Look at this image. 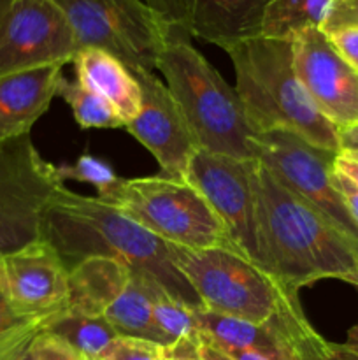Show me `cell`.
<instances>
[{"instance_id": "obj_30", "label": "cell", "mask_w": 358, "mask_h": 360, "mask_svg": "<svg viewBox=\"0 0 358 360\" xmlns=\"http://www.w3.org/2000/svg\"><path fill=\"white\" fill-rule=\"evenodd\" d=\"M329 39L347 65L358 74V27L332 32Z\"/></svg>"}, {"instance_id": "obj_15", "label": "cell", "mask_w": 358, "mask_h": 360, "mask_svg": "<svg viewBox=\"0 0 358 360\" xmlns=\"http://www.w3.org/2000/svg\"><path fill=\"white\" fill-rule=\"evenodd\" d=\"M0 292L25 319L65 311L69 267L46 239L0 257Z\"/></svg>"}, {"instance_id": "obj_3", "label": "cell", "mask_w": 358, "mask_h": 360, "mask_svg": "<svg viewBox=\"0 0 358 360\" xmlns=\"http://www.w3.org/2000/svg\"><path fill=\"white\" fill-rule=\"evenodd\" d=\"M223 49L235 69V90L255 136L284 130L319 150L340 153L339 129L298 83L291 41L255 35Z\"/></svg>"}, {"instance_id": "obj_17", "label": "cell", "mask_w": 358, "mask_h": 360, "mask_svg": "<svg viewBox=\"0 0 358 360\" xmlns=\"http://www.w3.org/2000/svg\"><path fill=\"white\" fill-rule=\"evenodd\" d=\"M63 67L49 65L0 76V144L30 134L32 125L58 97Z\"/></svg>"}, {"instance_id": "obj_13", "label": "cell", "mask_w": 358, "mask_h": 360, "mask_svg": "<svg viewBox=\"0 0 358 360\" xmlns=\"http://www.w3.org/2000/svg\"><path fill=\"white\" fill-rule=\"evenodd\" d=\"M298 83L319 112L337 129L358 125V74L318 27L291 39Z\"/></svg>"}, {"instance_id": "obj_25", "label": "cell", "mask_w": 358, "mask_h": 360, "mask_svg": "<svg viewBox=\"0 0 358 360\" xmlns=\"http://www.w3.org/2000/svg\"><path fill=\"white\" fill-rule=\"evenodd\" d=\"M195 309L168 294L158 295L153 308V322L164 347L197 333Z\"/></svg>"}, {"instance_id": "obj_16", "label": "cell", "mask_w": 358, "mask_h": 360, "mask_svg": "<svg viewBox=\"0 0 358 360\" xmlns=\"http://www.w3.org/2000/svg\"><path fill=\"white\" fill-rule=\"evenodd\" d=\"M168 27L204 39L221 49L260 35L270 0H146Z\"/></svg>"}, {"instance_id": "obj_9", "label": "cell", "mask_w": 358, "mask_h": 360, "mask_svg": "<svg viewBox=\"0 0 358 360\" xmlns=\"http://www.w3.org/2000/svg\"><path fill=\"white\" fill-rule=\"evenodd\" d=\"M253 146L256 160L358 245V227L333 183V160L337 155L311 146L284 130L258 134Z\"/></svg>"}, {"instance_id": "obj_24", "label": "cell", "mask_w": 358, "mask_h": 360, "mask_svg": "<svg viewBox=\"0 0 358 360\" xmlns=\"http://www.w3.org/2000/svg\"><path fill=\"white\" fill-rule=\"evenodd\" d=\"M58 176L62 181L70 179V181L86 183L97 190V195L104 202H109L116 190L119 188L123 179L116 176L111 165L107 162L100 160V158L93 157V155H81L74 164L60 165L56 167Z\"/></svg>"}, {"instance_id": "obj_7", "label": "cell", "mask_w": 358, "mask_h": 360, "mask_svg": "<svg viewBox=\"0 0 358 360\" xmlns=\"http://www.w3.org/2000/svg\"><path fill=\"white\" fill-rule=\"evenodd\" d=\"M79 48H97L132 72H157L168 25L146 0H55Z\"/></svg>"}, {"instance_id": "obj_38", "label": "cell", "mask_w": 358, "mask_h": 360, "mask_svg": "<svg viewBox=\"0 0 358 360\" xmlns=\"http://www.w3.org/2000/svg\"><path fill=\"white\" fill-rule=\"evenodd\" d=\"M343 347L347 348V350H351V352H357L358 354V323L347 330L346 343H343Z\"/></svg>"}, {"instance_id": "obj_37", "label": "cell", "mask_w": 358, "mask_h": 360, "mask_svg": "<svg viewBox=\"0 0 358 360\" xmlns=\"http://www.w3.org/2000/svg\"><path fill=\"white\" fill-rule=\"evenodd\" d=\"M329 360H358V354L357 352L347 350V348H344L343 345L330 343Z\"/></svg>"}, {"instance_id": "obj_4", "label": "cell", "mask_w": 358, "mask_h": 360, "mask_svg": "<svg viewBox=\"0 0 358 360\" xmlns=\"http://www.w3.org/2000/svg\"><path fill=\"white\" fill-rule=\"evenodd\" d=\"M190 35L168 27L158 70L178 102L199 150L253 160L255 134L249 129L237 90L188 41Z\"/></svg>"}, {"instance_id": "obj_33", "label": "cell", "mask_w": 358, "mask_h": 360, "mask_svg": "<svg viewBox=\"0 0 358 360\" xmlns=\"http://www.w3.org/2000/svg\"><path fill=\"white\" fill-rule=\"evenodd\" d=\"M32 320L37 319H25V316H21L20 313L9 304V301L4 297L2 292H0V336L18 329V327L25 326V323L32 322Z\"/></svg>"}, {"instance_id": "obj_18", "label": "cell", "mask_w": 358, "mask_h": 360, "mask_svg": "<svg viewBox=\"0 0 358 360\" xmlns=\"http://www.w3.org/2000/svg\"><path fill=\"white\" fill-rule=\"evenodd\" d=\"M132 269L112 257H88L69 269L67 313L104 316L128 285Z\"/></svg>"}, {"instance_id": "obj_29", "label": "cell", "mask_w": 358, "mask_h": 360, "mask_svg": "<svg viewBox=\"0 0 358 360\" xmlns=\"http://www.w3.org/2000/svg\"><path fill=\"white\" fill-rule=\"evenodd\" d=\"M35 360H83L65 341L53 336L48 330H42L35 341Z\"/></svg>"}, {"instance_id": "obj_40", "label": "cell", "mask_w": 358, "mask_h": 360, "mask_svg": "<svg viewBox=\"0 0 358 360\" xmlns=\"http://www.w3.org/2000/svg\"><path fill=\"white\" fill-rule=\"evenodd\" d=\"M11 4H13V0H0V23H2L4 16H6V13L9 11Z\"/></svg>"}, {"instance_id": "obj_32", "label": "cell", "mask_w": 358, "mask_h": 360, "mask_svg": "<svg viewBox=\"0 0 358 360\" xmlns=\"http://www.w3.org/2000/svg\"><path fill=\"white\" fill-rule=\"evenodd\" d=\"M333 183H336L337 190L343 195L344 202H346L347 210H350L351 217H353L354 224L358 227V185H354L350 178L337 172L336 169H333Z\"/></svg>"}, {"instance_id": "obj_12", "label": "cell", "mask_w": 358, "mask_h": 360, "mask_svg": "<svg viewBox=\"0 0 358 360\" xmlns=\"http://www.w3.org/2000/svg\"><path fill=\"white\" fill-rule=\"evenodd\" d=\"M79 49L55 0H13L0 23V76L67 65Z\"/></svg>"}, {"instance_id": "obj_14", "label": "cell", "mask_w": 358, "mask_h": 360, "mask_svg": "<svg viewBox=\"0 0 358 360\" xmlns=\"http://www.w3.org/2000/svg\"><path fill=\"white\" fill-rule=\"evenodd\" d=\"M140 86V109L125 129L157 158L161 176L185 179L197 141L165 83L154 72H133Z\"/></svg>"}, {"instance_id": "obj_6", "label": "cell", "mask_w": 358, "mask_h": 360, "mask_svg": "<svg viewBox=\"0 0 358 360\" xmlns=\"http://www.w3.org/2000/svg\"><path fill=\"white\" fill-rule=\"evenodd\" d=\"M109 204L165 243L193 250L223 248L239 253L223 221L186 179L161 174L123 179Z\"/></svg>"}, {"instance_id": "obj_8", "label": "cell", "mask_w": 358, "mask_h": 360, "mask_svg": "<svg viewBox=\"0 0 358 360\" xmlns=\"http://www.w3.org/2000/svg\"><path fill=\"white\" fill-rule=\"evenodd\" d=\"M62 186L30 134L0 144V257L42 239L46 211Z\"/></svg>"}, {"instance_id": "obj_28", "label": "cell", "mask_w": 358, "mask_h": 360, "mask_svg": "<svg viewBox=\"0 0 358 360\" xmlns=\"http://www.w3.org/2000/svg\"><path fill=\"white\" fill-rule=\"evenodd\" d=\"M358 27V0H330L321 30L326 35L343 28Z\"/></svg>"}, {"instance_id": "obj_22", "label": "cell", "mask_w": 358, "mask_h": 360, "mask_svg": "<svg viewBox=\"0 0 358 360\" xmlns=\"http://www.w3.org/2000/svg\"><path fill=\"white\" fill-rule=\"evenodd\" d=\"M330 0H270L262 18L260 35L291 41L312 27H321Z\"/></svg>"}, {"instance_id": "obj_35", "label": "cell", "mask_w": 358, "mask_h": 360, "mask_svg": "<svg viewBox=\"0 0 358 360\" xmlns=\"http://www.w3.org/2000/svg\"><path fill=\"white\" fill-rule=\"evenodd\" d=\"M340 155L358 160V125L339 130Z\"/></svg>"}, {"instance_id": "obj_10", "label": "cell", "mask_w": 358, "mask_h": 360, "mask_svg": "<svg viewBox=\"0 0 358 360\" xmlns=\"http://www.w3.org/2000/svg\"><path fill=\"white\" fill-rule=\"evenodd\" d=\"M253 160L199 150L190 162L185 179L202 193L223 221L239 253L267 271L251 179Z\"/></svg>"}, {"instance_id": "obj_11", "label": "cell", "mask_w": 358, "mask_h": 360, "mask_svg": "<svg viewBox=\"0 0 358 360\" xmlns=\"http://www.w3.org/2000/svg\"><path fill=\"white\" fill-rule=\"evenodd\" d=\"M193 315L197 330L225 350L253 352L267 360H329L330 343L312 329L300 304L263 322L232 319L207 309H195Z\"/></svg>"}, {"instance_id": "obj_39", "label": "cell", "mask_w": 358, "mask_h": 360, "mask_svg": "<svg viewBox=\"0 0 358 360\" xmlns=\"http://www.w3.org/2000/svg\"><path fill=\"white\" fill-rule=\"evenodd\" d=\"M223 350H225V348H223ZM227 352L235 360H267V359L260 357V355L253 354V352H244V350H227Z\"/></svg>"}, {"instance_id": "obj_26", "label": "cell", "mask_w": 358, "mask_h": 360, "mask_svg": "<svg viewBox=\"0 0 358 360\" xmlns=\"http://www.w3.org/2000/svg\"><path fill=\"white\" fill-rule=\"evenodd\" d=\"M51 316L32 320L0 336V360H35V341L39 334L46 329Z\"/></svg>"}, {"instance_id": "obj_23", "label": "cell", "mask_w": 358, "mask_h": 360, "mask_svg": "<svg viewBox=\"0 0 358 360\" xmlns=\"http://www.w3.org/2000/svg\"><path fill=\"white\" fill-rule=\"evenodd\" d=\"M58 97H62L72 109L74 118L81 129H125V122L118 111L81 81L63 77Z\"/></svg>"}, {"instance_id": "obj_5", "label": "cell", "mask_w": 358, "mask_h": 360, "mask_svg": "<svg viewBox=\"0 0 358 360\" xmlns=\"http://www.w3.org/2000/svg\"><path fill=\"white\" fill-rule=\"evenodd\" d=\"M175 269L195 290L204 309L232 319L263 322L300 304L298 292L232 250H193L167 243Z\"/></svg>"}, {"instance_id": "obj_2", "label": "cell", "mask_w": 358, "mask_h": 360, "mask_svg": "<svg viewBox=\"0 0 358 360\" xmlns=\"http://www.w3.org/2000/svg\"><path fill=\"white\" fill-rule=\"evenodd\" d=\"M42 239L69 269L88 257H112L160 285L171 297L192 309H204L199 295L175 269L167 243L98 197L81 195L63 185L46 211Z\"/></svg>"}, {"instance_id": "obj_31", "label": "cell", "mask_w": 358, "mask_h": 360, "mask_svg": "<svg viewBox=\"0 0 358 360\" xmlns=\"http://www.w3.org/2000/svg\"><path fill=\"white\" fill-rule=\"evenodd\" d=\"M161 360H204L199 347V330L183 340L167 345L161 350Z\"/></svg>"}, {"instance_id": "obj_19", "label": "cell", "mask_w": 358, "mask_h": 360, "mask_svg": "<svg viewBox=\"0 0 358 360\" xmlns=\"http://www.w3.org/2000/svg\"><path fill=\"white\" fill-rule=\"evenodd\" d=\"M76 79L104 97L126 123L140 109V86L132 70L116 56L97 48H81L72 60Z\"/></svg>"}, {"instance_id": "obj_20", "label": "cell", "mask_w": 358, "mask_h": 360, "mask_svg": "<svg viewBox=\"0 0 358 360\" xmlns=\"http://www.w3.org/2000/svg\"><path fill=\"white\" fill-rule=\"evenodd\" d=\"M160 294L167 292L147 278L132 273L125 290L105 311V320L118 336L142 338L161 345L153 322V308Z\"/></svg>"}, {"instance_id": "obj_27", "label": "cell", "mask_w": 358, "mask_h": 360, "mask_svg": "<svg viewBox=\"0 0 358 360\" xmlns=\"http://www.w3.org/2000/svg\"><path fill=\"white\" fill-rule=\"evenodd\" d=\"M164 347L142 338L118 336L104 360H161Z\"/></svg>"}, {"instance_id": "obj_36", "label": "cell", "mask_w": 358, "mask_h": 360, "mask_svg": "<svg viewBox=\"0 0 358 360\" xmlns=\"http://www.w3.org/2000/svg\"><path fill=\"white\" fill-rule=\"evenodd\" d=\"M333 169L346 176V178H350L354 185H358V160L339 153L333 160Z\"/></svg>"}, {"instance_id": "obj_1", "label": "cell", "mask_w": 358, "mask_h": 360, "mask_svg": "<svg viewBox=\"0 0 358 360\" xmlns=\"http://www.w3.org/2000/svg\"><path fill=\"white\" fill-rule=\"evenodd\" d=\"M265 269L291 290L318 280L358 288V245L260 160L251 164Z\"/></svg>"}, {"instance_id": "obj_21", "label": "cell", "mask_w": 358, "mask_h": 360, "mask_svg": "<svg viewBox=\"0 0 358 360\" xmlns=\"http://www.w3.org/2000/svg\"><path fill=\"white\" fill-rule=\"evenodd\" d=\"M46 330L65 341L83 360H104L118 338L105 316H88L77 313H58L51 316Z\"/></svg>"}, {"instance_id": "obj_34", "label": "cell", "mask_w": 358, "mask_h": 360, "mask_svg": "<svg viewBox=\"0 0 358 360\" xmlns=\"http://www.w3.org/2000/svg\"><path fill=\"white\" fill-rule=\"evenodd\" d=\"M199 347H200V355H202L204 360H235L227 350H223L216 341H213L209 336L200 333V330H199Z\"/></svg>"}]
</instances>
